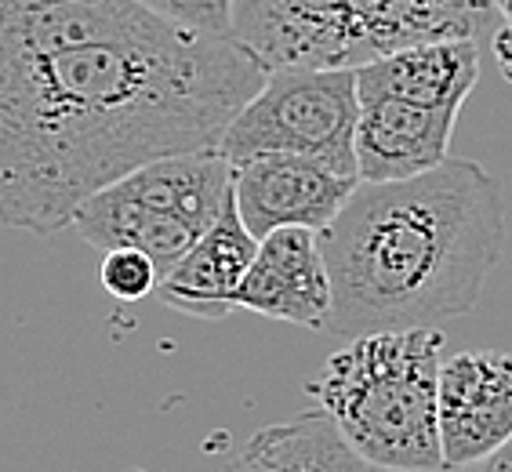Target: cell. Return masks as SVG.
I'll return each instance as SVG.
<instances>
[{
    "label": "cell",
    "instance_id": "obj_20",
    "mask_svg": "<svg viewBox=\"0 0 512 472\" xmlns=\"http://www.w3.org/2000/svg\"><path fill=\"white\" fill-rule=\"evenodd\" d=\"M131 472H146V469H131Z\"/></svg>",
    "mask_w": 512,
    "mask_h": 472
},
{
    "label": "cell",
    "instance_id": "obj_19",
    "mask_svg": "<svg viewBox=\"0 0 512 472\" xmlns=\"http://www.w3.org/2000/svg\"><path fill=\"white\" fill-rule=\"evenodd\" d=\"M375 472H393V469H375Z\"/></svg>",
    "mask_w": 512,
    "mask_h": 472
},
{
    "label": "cell",
    "instance_id": "obj_18",
    "mask_svg": "<svg viewBox=\"0 0 512 472\" xmlns=\"http://www.w3.org/2000/svg\"><path fill=\"white\" fill-rule=\"evenodd\" d=\"M494 11L505 19V26H512V0H494Z\"/></svg>",
    "mask_w": 512,
    "mask_h": 472
},
{
    "label": "cell",
    "instance_id": "obj_8",
    "mask_svg": "<svg viewBox=\"0 0 512 472\" xmlns=\"http://www.w3.org/2000/svg\"><path fill=\"white\" fill-rule=\"evenodd\" d=\"M436 425L444 469L480 462L512 440V353H454L440 367Z\"/></svg>",
    "mask_w": 512,
    "mask_h": 472
},
{
    "label": "cell",
    "instance_id": "obj_1",
    "mask_svg": "<svg viewBox=\"0 0 512 472\" xmlns=\"http://www.w3.org/2000/svg\"><path fill=\"white\" fill-rule=\"evenodd\" d=\"M266 73L142 0H0V226L62 233L149 160L218 149Z\"/></svg>",
    "mask_w": 512,
    "mask_h": 472
},
{
    "label": "cell",
    "instance_id": "obj_4",
    "mask_svg": "<svg viewBox=\"0 0 512 472\" xmlns=\"http://www.w3.org/2000/svg\"><path fill=\"white\" fill-rule=\"evenodd\" d=\"M494 0H233L229 37L266 69H360L429 40H476Z\"/></svg>",
    "mask_w": 512,
    "mask_h": 472
},
{
    "label": "cell",
    "instance_id": "obj_13",
    "mask_svg": "<svg viewBox=\"0 0 512 472\" xmlns=\"http://www.w3.org/2000/svg\"><path fill=\"white\" fill-rule=\"evenodd\" d=\"M222 472H375L345 443L320 407L291 422L266 425L240 447Z\"/></svg>",
    "mask_w": 512,
    "mask_h": 472
},
{
    "label": "cell",
    "instance_id": "obj_16",
    "mask_svg": "<svg viewBox=\"0 0 512 472\" xmlns=\"http://www.w3.org/2000/svg\"><path fill=\"white\" fill-rule=\"evenodd\" d=\"M440 472H512V440L505 447H498L494 454H487V458H480V462L454 465V469H440Z\"/></svg>",
    "mask_w": 512,
    "mask_h": 472
},
{
    "label": "cell",
    "instance_id": "obj_9",
    "mask_svg": "<svg viewBox=\"0 0 512 472\" xmlns=\"http://www.w3.org/2000/svg\"><path fill=\"white\" fill-rule=\"evenodd\" d=\"M331 305L335 291L320 251V233L287 226L258 240V255L237 291V309L309 331H327Z\"/></svg>",
    "mask_w": 512,
    "mask_h": 472
},
{
    "label": "cell",
    "instance_id": "obj_10",
    "mask_svg": "<svg viewBox=\"0 0 512 472\" xmlns=\"http://www.w3.org/2000/svg\"><path fill=\"white\" fill-rule=\"evenodd\" d=\"M458 109L414 106L389 95L360 99L356 117V175L360 182H407L447 164Z\"/></svg>",
    "mask_w": 512,
    "mask_h": 472
},
{
    "label": "cell",
    "instance_id": "obj_5",
    "mask_svg": "<svg viewBox=\"0 0 512 472\" xmlns=\"http://www.w3.org/2000/svg\"><path fill=\"white\" fill-rule=\"evenodd\" d=\"M233 197V164L222 149L149 160L84 200L73 229L99 251L135 247L160 276L215 226Z\"/></svg>",
    "mask_w": 512,
    "mask_h": 472
},
{
    "label": "cell",
    "instance_id": "obj_15",
    "mask_svg": "<svg viewBox=\"0 0 512 472\" xmlns=\"http://www.w3.org/2000/svg\"><path fill=\"white\" fill-rule=\"evenodd\" d=\"M142 4L186 30L207 33V37H229L233 0H142Z\"/></svg>",
    "mask_w": 512,
    "mask_h": 472
},
{
    "label": "cell",
    "instance_id": "obj_11",
    "mask_svg": "<svg viewBox=\"0 0 512 472\" xmlns=\"http://www.w3.org/2000/svg\"><path fill=\"white\" fill-rule=\"evenodd\" d=\"M258 255V240L229 197L215 226L157 280V298L193 320H226L237 309V291Z\"/></svg>",
    "mask_w": 512,
    "mask_h": 472
},
{
    "label": "cell",
    "instance_id": "obj_12",
    "mask_svg": "<svg viewBox=\"0 0 512 472\" xmlns=\"http://www.w3.org/2000/svg\"><path fill=\"white\" fill-rule=\"evenodd\" d=\"M480 80V48L476 40H429L411 44L393 55L367 62L356 69V91L360 99L389 95L414 106L458 109L473 95Z\"/></svg>",
    "mask_w": 512,
    "mask_h": 472
},
{
    "label": "cell",
    "instance_id": "obj_6",
    "mask_svg": "<svg viewBox=\"0 0 512 472\" xmlns=\"http://www.w3.org/2000/svg\"><path fill=\"white\" fill-rule=\"evenodd\" d=\"M356 69L280 66L244 102L218 149L233 160L258 153H291L327 164L338 175H356Z\"/></svg>",
    "mask_w": 512,
    "mask_h": 472
},
{
    "label": "cell",
    "instance_id": "obj_2",
    "mask_svg": "<svg viewBox=\"0 0 512 472\" xmlns=\"http://www.w3.org/2000/svg\"><path fill=\"white\" fill-rule=\"evenodd\" d=\"M327 331L342 338L436 327L469 313L505 251V189L476 160L407 182H360L320 233Z\"/></svg>",
    "mask_w": 512,
    "mask_h": 472
},
{
    "label": "cell",
    "instance_id": "obj_3",
    "mask_svg": "<svg viewBox=\"0 0 512 472\" xmlns=\"http://www.w3.org/2000/svg\"><path fill=\"white\" fill-rule=\"evenodd\" d=\"M440 349L436 327L349 338L309 378L306 393L371 469L440 472Z\"/></svg>",
    "mask_w": 512,
    "mask_h": 472
},
{
    "label": "cell",
    "instance_id": "obj_14",
    "mask_svg": "<svg viewBox=\"0 0 512 472\" xmlns=\"http://www.w3.org/2000/svg\"><path fill=\"white\" fill-rule=\"evenodd\" d=\"M160 269L135 247H117L106 251L102 262V287L120 302H142L146 295H157Z\"/></svg>",
    "mask_w": 512,
    "mask_h": 472
},
{
    "label": "cell",
    "instance_id": "obj_7",
    "mask_svg": "<svg viewBox=\"0 0 512 472\" xmlns=\"http://www.w3.org/2000/svg\"><path fill=\"white\" fill-rule=\"evenodd\" d=\"M356 186L360 178L338 175L320 160L291 153L233 160V200L255 240L287 226L324 233Z\"/></svg>",
    "mask_w": 512,
    "mask_h": 472
},
{
    "label": "cell",
    "instance_id": "obj_17",
    "mask_svg": "<svg viewBox=\"0 0 512 472\" xmlns=\"http://www.w3.org/2000/svg\"><path fill=\"white\" fill-rule=\"evenodd\" d=\"M491 51H494V62H498V69H502V77L512 84V26H502V30L494 33Z\"/></svg>",
    "mask_w": 512,
    "mask_h": 472
}]
</instances>
